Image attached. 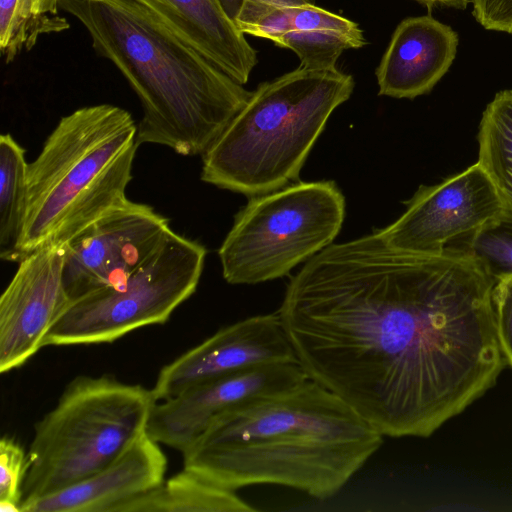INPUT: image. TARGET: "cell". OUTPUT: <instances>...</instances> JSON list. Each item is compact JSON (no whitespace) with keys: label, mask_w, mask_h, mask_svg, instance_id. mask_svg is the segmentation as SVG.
<instances>
[{"label":"cell","mask_w":512,"mask_h":512,"mask_svg":"<svg viewBox=\"0 0 512 512\" xmlns=\"http://www.w3.org/2000/svg\"><path fill=\"white\" fill-rule=\"evenodd\" d=\"M234 23L244 34L292 50L300 67L309 69L336 68L345 50L366 44L357 23L312 3L280 5L246 0Z\"/></svg>","instance_id":"5bb4252c"},{"label":"cell","mask_w":512,"mask_h":512,"mask_svg":"<svg viewBox=\"0 0 512 512\" xmlns=\"http://www.w3.org/2000/svg\"><path fill=\"white\" fill-rule=\"evenodd\" d=\"M344 217L345 198L333 181L250 197L218 250L224 279L250 285L288 275L332 244Z\"/></svg>","instance_id":"52a82bcc"},{"label":"cell","mask_w":512,"mask_h":512,"mask_svg":"<svg viewBox=\"0 0 512 512\" xmlns=\"http://www.w3.org/2000/svg\"><path fill=\"white\" fill-rule=\"evenodd\" d=\"M145 432L96 473L49 495L21 503V512H114L163 482L167 458Z\"/></svg>","instance_id":"9a60e30c"},{"label":"cell","mask_w":512,"mask_h":512,"mask_svg":"<svg viewBox=\"0 0 512 512\" xmlns=\"http://www.w3.org/2000/svg\"><path fill=\"white\" fill-rule=\"evenodd\" d=\"M478 148L477 163L512 219V90L498 92L483 111Z\"/></svg>","instance_id":"ffe728a7"},{"label":"cell","mask_w":512,"mask_h":512,"mask_svg":"<svg viewBox=\"0 0 512 512\" xmlns=\"http://www.w3.org/2000/svg\"><path fill=\"white\" fill-rule=\"evenodd\" d=\"M139 146L135 120L119 106H85L63 116L28 166L21 260L64 247L125 204Z\"/></svg>","instance_id":"277c9868"},{"label":"cell","mask_w":512,"mask_h":512,"mask_svg":"<svg viewBox=\"0 0 512 512\" xmlns=\"http://www.w3.org/2000/svg\"><path fill=\"white\" fill-rule=\"evenodd\" d=\"M61 9L84 26L94 50L136 93L139 145L202 156L252 94L137 0H61Z\"/></svg>","instance_id":"3957f363"},{"label":"cell","mask_w":512,"mask_h":512,"mask_svg":"<svg viewBox=\"0 0 512 512\" xmlns=\"http://www.w3.org/2000/svg\"><path fill=\"white\" fill-rule=\"evenodd\" d=\"M450 247L471 254L495 280L512 274V219L504 217Z\"/></svg>","instance_id":"7402d4cb"},{"label":"cell","mask_w":512,"mask_h":512,"mask_svg":"<svg viewBox=\"0 0 512 512\" xmlns=\"http://www.w3.org/2000/svg\"><path fill=\"white\" fill-rule=\"evenodd\" d=\"M429 8L434 6H447L453 8L465 9L468 5L466 0H414Z\"/></svg>","instance_id":"4316f807"},{"label":"cell","mask_w":512,"mask_h":512,"mask_svg":"<svg viewBox=\"0 0 512 512\" xmlns=\"http://www.w3.org/2000/svg\"><path fill=\"white\" fill-rule=\"evenodd\" d=\"M25 149L6 133L0 136V257L21 261V242L28 208Z\"/></svg>","instance_id":"d6986e66"},{"label":"cell","mask_w":512,"mask_h":512,"mask_svg":"<svg viewBox=\"0 0 512 512\" xmlns=\"http://www.w3.org/2000/svg\"><path fill=\"white\" fill-rule=\"evenodd\" d=\"M234 490L183 468L155 488L118 505L114 512H253Z\"/></svg>","instance_id":"ac0fdd59"},{"label":"cell","mask_w":512,"mask_h":512,"mask_svg":"<svg viewBox=\"0 0 512 512\" xmlns=\"http://www.w3.org/2000/svg\"><path fill=\"white\" fill-rule=\"evenodd\" d=\"M466 1L468 2V4H471V1H472V0H466Z\"/></svg>","instance_id":"83f0119b"},{"label":"cell","mask_w":512,"mask_h":512,"mask_svg":"<svg viewBox=\"0 0 512 512\" xmlns=\"http://www.w3.org/2000/svg\"><path fill=\"white\" fill-rule=\"evenodd\" d=\"M492 305L499 346L506 366L512 368V274L496 279Z\"/></svg>","instance_id":"cb8c5ba5"},{"label":"cell","mask_w":512,"mask_h":512,"mask_svg":"<svg viewBox=\"0 0 512 512\" xmlns=\"http://www.w3.org/2000/svg\"><path fill=\"white\" fill-rule=\"evenodd\" d=\"M61 0H0V52L6 63L31 50L43 35L70 28Z\"/></svg>","instance_id":"44dd1931"},{"label":"cell","mask_w":512,"mask_h":512,"mask_svg":"<svg viewBox=\"0 0 512 512\" xmlns=\"http://www.w3.org/2000/svg\"><path fill=\"white\" fill-rule=\"evenodd\" d=\"M458 41L449 25L430 15L402 20L376 69L379 95L413 99L429 93L452 65Z\"/></svg>","instance_id":"2e32d148"},{"label":"cell","mask_w":512,"mask_h":512,"mask_svg":"<svg viewBox=\"0 0 512 512\" xmlns=\"http://www.w3.org/2000/svg\"><path fill=\"white\" fill-rule=\"evenodd\" d=\"M171 231L168 218L130 199L88 226L64 246L63 283L70 302L127 278Z\"/></svg>","instance_id":"30bf717a"},{"label":"cell","mask_w":512,"mask_h":512,"mask_svg":"<svg viewBox=\"0 0 512 512\" xmlns=\"http://www.w3.org/2000/svg\"><path fill=\"white\" fill-rule=\"evenodd\" d=\"M226 12V14L233 20L237 16L243 3L246 0H218ZM280 5H305L311 3L309 0H260Z\"/></svg>","instance_id":"484cf974"},{"label":"cell","mask_w":512,"mask_h":512,"mask_svg":"<svg viewBox=\"0 0 512 512\" xmlns=\"http://www.w3.org/2000/svg\"><path fill=\"white\" fill-rule=\"evenodd\" d=\"M354 86L337 68L299 67L261 83L202 155L201 180L248 197L297 181L327 120Z\"/></svg>","instance_id":"5b68a950"},{"label":"cell","mask_w":512,"mask_h":512,"mask_svg":"<svg viewBox=\"0 0 512 512\" xmlns=\"http://www.w3.org/2000/svg\"><path fill=\"white\" fill-rule=\"evenodd\" d=\"M28 454L10 437L0 440V511L21 512Z\"/></svg>","instance_id":"603a6c76"},{"label":"cell","mask_w":512,"mask_h":512,"mask_svg":"<svg viewBox=\"0 0 512 512\" xmlns=\"http://www.w3.org/2000/svg\"><path fill=\"white\" fill-rule=\"evenodd\" d=\"M137 1L233 80L247 83L257 52L218 0Z\"/></svg>","instance_id":"e0dca14e"},{"label":"cell","mask_w":512,"mask_h":512,"mask_svg":"<svg viewBox=\"0 0 512 512\" xmlns=\"http://www.w3.org/2000/svg\"><path fill=\"white\" fill-rule=\"evenodd\" d=\"M405 204L404 213L379 231L393 248L416 254L443 253L453 242L505 217L477 162L438 184L420 186Z\"/></svg>","instance_id":"9c48e42d"},{"label":"cell","mask_w":512,"mask_h":512,"mask_svg":"<svg viewBox=\"0 0 512 512\" xmlns=\"http://www.w3.org/2000/svg\"><path fill=\"white\" fill-rule=\"evenodd\" d=\"M472 14L485 29L512 34V0H472Z\"/></svg>","instance_id":"d4e9b609"},{"label":"cell","mask_w":512,"mask_h":512,"mask_svg":"<svg viewBox=\"0 0 512 512\" xmlns=\"http://www.w3.org/2000/svg\"><path fill=\"white\" fill-rule=\"evenodd\" d=\"M298 362L278 313L249 317L219 329L163 366L152 388L156 401L252 367Z\"/></svg>","instance_id":"8fae6325"},{"label":"cell","mask_w":512,"mask_h":512,"mask_svg":"<svg viewBox=\"0 0 512 512\" xmlns=\"http://www.w3.org/2000/svg\"><path fill=\"white\" fill-rule=\"evenodd\" d=\"M65 249L52 246L24 257L0 297V371L21 367L39 349L70 304L64 283Z\"/></svg>","instance_id":"7c38bea8"},{"label":"cell","mask_w":512,"mask_h":512,"mask_svg":"<svg viewBox=\"0 0 512 512\" xmlns=\"http://www.w3.org/2000/svg\"><path fill=\"white\" fill-rule=\"evenodd\" d=\"M206 253L201 243L172 230L158 252L127 278L71 301L43 347L111 343L167 322L196 291Z\"/></svg>","instance_id":"ba28073f"},{"label":"cell","mask_w":512,"mask_h":512,"mask_svg":"<svg viewBox=\"0 0 512 512\" xmlns=\"http://www.w3.org/2000/svg\"><path fill=\"white\" fill-rule=\"evenodd\" d=\"M308 377L299 362L260 365L193 386L158 401L147 433L180 452L191 445L219 414L250 399L289 389Z\"/></svg>","instance_id":"4fadbf2b"},{"label":"cell","mask_w":512,"mask_h":512,"mask_svg":"<svg viewBox=\"0 0 512 512\" xmlns=\"http://www.w3.org/2000/svg\"><path fill=\"white\" fill-rule=\"evenodd\" d=\"M152 389L111 376H77L34 426L22 502L96 473L147 432Z\"/></svg>","instance_id":"8992f818"},{"label":"cell","mask_w":512,"mask_h":512,"mask_svg":"<svg viewBox=\"0 0 512 512\" xmlns=\"http://www.w3.org/2000/svg\"><path fill=\"white\" fill-rule=\"evenodd\" d=\"M495 282L463 250L410 253L376 229L309 259L277 313L310 380L383 436L426 438L506 366Z\"/></svg>","instance_id":"6da1fadb"},{"label":"cell","mask_w":512,"mask_h":512,"mask_svg":"<svg viewBox=\"0 0 512 512\" xmlns=\"http://www.w3.org/2000/svg\"><path fill=\"white\" fill-rule=\"evenodd\" d=\"M383 437L307 378L219 414L181 453L183 468L226 489L270 484L327 499L379 450Z\"/></svg>","instance_id":"7a4b0ae2"}]
</instances>
